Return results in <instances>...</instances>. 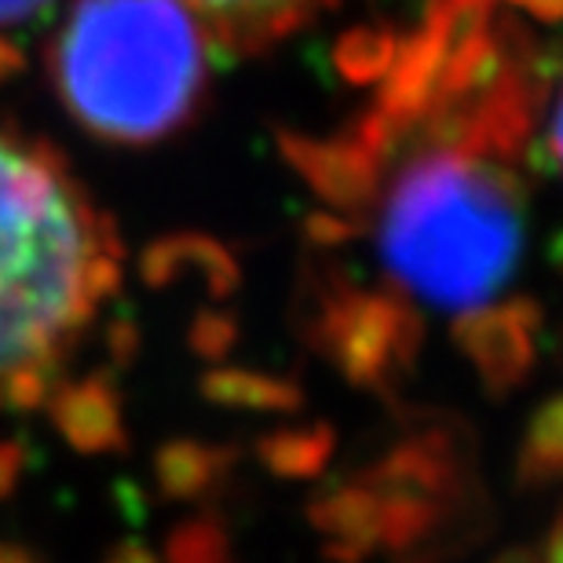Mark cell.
Here are the masks:
<instances>
[{
  "label": "cell",
  "instance_id": "1",
  "mask_svg": "<svg viewBox=\"0 0 563 563\" xmlns=\"http://www.w3.org/2000/svg\"><path fill=\"white\" fill-rule=\"evenodd\" d=\"M118 282V245L48 146L0 129V407H26Z\"/></svg>",
  "mask_w": 563,
  "mask_h": 563
},
{
  "label": "cell",
  "instance_id": "2",
  "mask_svg": "<svg viewBox=\"0 0 563 563\" xmlns=\"http://www.w3.org/2000/svg\"><path fill=\"white\" fill-rule=\"evenodd\" d=\"M388 275L435 308H479L523 253V195L498 157L435 146L391 179L377 220Z\"/></svg>",
  "mask_w": 563,
  "mask_h": 563
},
{
  "label": "cell",
  "instance_id": "3",
  "mask_svg": "<svg viewBox=\"0 0 563 563\" xmlns=\"http://www.w3.org/2000/svg\"><path fill=\"white\" fill-rule=\"evenodd\" d=\"M209 41L184 0H74L52 48V74L88 132L151 143L201 103Z\"/></svg>",
  "mask_w": 563,
  "mask_h": 563
},
{
  "label": "cell",
  "instance_id": "4",
  "mask_svg": "<svg viewBox=\"0 0 563 563\" xmlns=\"http://www.w3.org/2000/svg\"><path fill=\"white\" fill-rule=\"evenodd\" d=\"M184 4L201 19L212 41L250 52L300 30L330 0H184Z\"/></svg>",
  "mask_w": 563,
  "mask_h": 563
},
{
  "label": "cell",
  "instance_id": "5",
  "mask_svg": "<svg viewBox=\"0 0 563 563\" xmlns=\"http://www.w3.org/2000/svg\"><path fill=\"white\" fill-rule=\"evenodd\" d=\"M55 0H0V30L26 26L37 15H44Z\"/></svg>",
  "mask_w": 563,
  "mask_h": 563
}]
</instances>
